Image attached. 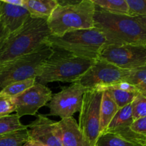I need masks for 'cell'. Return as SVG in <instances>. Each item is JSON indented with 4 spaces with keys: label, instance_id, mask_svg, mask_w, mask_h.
Returning a JSON list of instances; mask_svg holds the SVG:
<instances>
[{
    "label": "cell",
    "instance_id": "d4e9b609",
    "mask_svg": "<svg viewBox=\"0 0 146 146\" xmlns=\"http://www.w3.org/2000/svg\"><path fill=\"white\" fill-rule=\"evenodd\" d=\"M133 121L146 117V97L138 94L131 104Z\"/></svg>",
    "mask_w": 146,
    "mask_h": 146
},
{
    "label": "cell",
    "instance_id": "3957f363",
    "mask_svg": "<svg viewBox=\"0 0 146 146\" xmlns=\"http://www.w3.org/2000/svg\"><path fill=\"white\" fill-rule=\"evenodd\" d=\"M95 61L54 49L52 55L43 65L36 81L44 85L56 81L76 82L91 68Z\"/></svg>",
    "mask_w": 146,
    "mask_h": 146
},
{
    "label": "cell",
    "instance_id": "5b68a950",
    "mask_svg": "<svg viewBox=\"0 0 146 146\" xmlns=\"http://www.w3.org/2000/svg\"><path fill=\"white\" fill-rule=\"evenodd\" d=\"M45 44L53 49L60 50L82 58L96 60L106 45L104 34L98 29L76 30L61 36L50 35Z\"/></svg>",
    "mask_w": 146,
    "mask_h": 146
},
{
    "label": "cell",
    "instance_id": "d6a6232c",
    "mask_svg": "<svg viewBox=\"0 0 146 146\" xmlns=\"http://www.w3.org/2000/svg\"><path fill=\"white\" fill-rule=\"evenodd\" d=\"M23 146H43V145H41V144L38 143L34 142V141H30V140H29V141H27V142L26 143L24 144V145Z\"/></svg>",
    "mask_w": 146,
    "mask_h": 146
},
{
    "label": "cell",
    "instance_id": "e575fe53",
    "mask_svg": "<svg viewBox=\"0 0 146 146\" xmlns=\"http://www.w3.org/2000/svg\"><path fill=\"white\" fill-rule=\"evenodd\" d=\"M145 146H146V145H145Z\"/></svg>",
    "mask_w": 146,
    "mask_h": 146
},
{
    "label": "cell",
    "instance_id": "4fadbf2b",
    "mask_svg": "<svg viewBox=\"0 0 146 146\" xmlns=\"http://www.w3.org/2000/svg\"><path fill=\"white\" fill-rule=\"evenodd\" d=\"M133 121L132 108L131 104H130L119 109L104 132L115 134L133 143L145 146V137L142 136L131 130V126Z\"/></svg>",
    "mask_w": 146,
    "mask_h": 146
},
{
    "label": "cell",
    "instance_id": "83f0119b",
    "mask_svg": "<svg viewBox=\"0 0 146 146\" xmlns=\"http://www.w3.org/2000/svg\"><path fill=\"white\" fill-rule=\"evenodd\" d=\"M131 128L135 133L146 138V117L134 121Z\"/></svg>",
    "mask_w": 146,
    "mask_h": 146
},
{
    "label": "cell",
    "instance_id": "30bf717a",
    "mask_svg": "<svg viewBox=\"0 0 146 146\" xmlns=\"http://www.w3.org/2000/svg\"><path fill=\"white\" fill-rule=\"evenodd\" d=\"M87 90L88 88L77 81L62 88L61 91L52 95L46 105L49 108L48 115L58 116L61 119L73 117L81 110L84 94Z\"/></svg>",
    "mask_w": 146,
    "mask_h": 146
},
{
    "label": "cell",
    "instance_id": "9a60e30c",
    "mask_svg": "<svg viewBox=\"0 0 146 146\" xmlns=\"http://www.w3.org/2000/svg\"><path fill=\"white\" fill-rule=\"evenodd\" d=\"M57 123L63 146H90L73 117L61 119Z\"/></svg>",
    "mask_w": 146,
    "mask_h": 146
},
{
    "label": "cell",
    "instance_id": "6da1fadb",
    "mask_svg": "<svg viewBox=\"0 0 146 146\" xmlns=\"http://www.w3.org/2000/svg\"><path fill=\"white\" fill-rule=\"evenodd\" d=\"M94 27L104 34L106 46H146V29L133 16L113 14L96 8Z\"/></svg>",
    "mask_w": 146,
    "mask_h": 146
},
{
    "label": "cell",
    "instance_id": "cb8c5ba5",
    "mask_svg": "<svg viewBox=\"0 0 146 146\" xmlns=\"http://www.w3.org/2000/svg\"><path fill=\"white\" fill-rule=\"evenodd\" d=\"M96 146H144L138 144L133 143L121 137L111 133L104 132L100 134L96 143Z\"/></svg>",
    "mask_w": 146,
    "mask_h": 146
},
{
    "label": "cell",
    "instance_id": "9c48e42d",
    "mask_svg": "<svg viewBox=\"0 0 146 146\" xmlns=\"http://www.w3.org/2000/svg\"><path fill=\"white\" fill-rule=\"evenodd\" d=\"M98 58L122 69H137L146 66V46L139 45L105 46Z\"/></svg>",
    "mask_w": 146,
    "mask_h": 146
},
{
    "label": "cell",
    "instance_id": "d6986e66",
    "mask_svg": "<svg viewBox=\"0 0 146 146\" xmlns=\"http://www.w3.org/2000/svg\"><path fill=\"white\" fill-rule=\"evenodd\" d=\"M29 140L27 128L0 135V146H23Z\"/></svg>",
    "mask_w": 146,
    "mask_h": 146
},
{
    "label": "cell",
    "instance_id": "2e32d148",
    "mask_svg": "<svg viewBox=\"0 0 146 146\" xmlns=\"http://www.w3.org/2000/svg\"><path fill=\"white\" fill-rule=\"evenodd\" d=\"M119 111L111 93L107 88H103L102 99L100 110V125L101 133H104L108 128L111 121Z\"/></svg>",
    "mask_w": 146,
    "mask_h": 146
},
{
    "label": "cell",
    "instance_id": "4dcf8cb0",
    "mask_svg": "<svg viewBox=\"0 0 146 146\" xmlns=\"http://www.w3.org/2000/svg\"><path fill=\"white\" fill-rule=\"evenodd\" d=\"M7 4L19 7H24V0H4Z\"/></svg>",
    "mask_w": 146,
    "mask_h": 146
},
{
    "label": "cell",
    "instance_id": "1f68e13d",
    "mask_svg": "<svg viewBox=\"0 0 146 146\" xmlns=\"http://www.w3.org/2000/svg\"><path fill=\"white\" fill-rule=\"evenodd\" d=\"M146 29V16H133Z\"/></svg>",
    "mask_w": 146,
    "mask_h": 146
},
{
    "label": "cell",
    "instance_id": "5bb4252c",
    "mask_svg": "<svg viewBox=\"0 0 146 146\" xmlns=\"http://www.w3.org/2000/svg\"><path fill=\"white\" fill-rule=\"evenodd\" d=\"M30 17L29 12L24 7L11 5L0 0V21L9 34L22 27Z\"/></svg>",
    "mask_w": 146,
    "mask_h": 146
},
{
    "label": "cell",
    "instance_id": "7a4b0ae2",
    "mask_svg": "<svg viewBox=\"0 0 146 146\" xmlns=\"http://www.w3.org/2000/svg\"><path fill=\"white\" fill-rule=\"evenodd\" d=\"M51 35L47 19L30 17L0 44V64L25 55L44 44Z\"/></svg>",
    "mask_w": 146,
    "mask_h": 146
},
{
    "label": "cell",
    "instance_id": "f1b7e54d",
    "mask_svg": "<svg viewBox=\"0 0 146 146\" xmlns=\"http://www.w3.org/2000/svg\"><path fill=\"white\" fill-rule=\"evenodd\" d=\"M113 86L116 87V88H119V89L123 90V91L138 93V91H137L136 88H135V86H133L132 84L126 82V81H122V82H120L118 83V84H115V85H113Z\"/></svg>",
    "mask_w": 146,
    "mask_h": 146
},
{
    "label": "cell",
    "instance_id": "7c38bea8",
    "mask_svg": "<svg viewBox=\"0 0 146 146\" xmlns=\"http://www.w3.org/2000/svg\"><path fill=\"white\" fill-rule=\"evenodd\" d=\"M26 128L30 141L43 146H63L58 123L44 115H37L35 121L26 125Z\"/></svg>",
    "mask_w": 146,
    "mask_h": 146
},
{
    "label": "cell",
    "instance_id": "52a82bcc",
    "mask_svg": "<svg viewBox=\"0 0 146 146\" xmlns=\"http://www.w3.org/2000/svg\"><path fill=\"white\" fill-rule=\"evenodd\" d=\"M102 95L101 88L87 90L79 111L78 127L90 146L96 145L101 134L100 110Z\"/></svg>",
    "mask_w": 146,
    "mask_h": 146
},
{
    "label": "cell",
    "instance_id": "ffe728a7",
    "mask_svg": "<svg viewBox=\"0 0 146 146\" xmlns=\"http://www.w3.org/2000/svg\"><path fill=\"white\" fill-rule=\"evenodd\" d=\"M125 81L134 86L138 94L146 97V66L130 71Z\"/></svg>",
    "mask_w": 146,
    "mask_h": 146
},
{
    "label": "cell",
    "instance_id": "f546056e",
    "mask_svg": "<svg viewBox=\"0 0 146 146\" xmlns=\"http://www.w3.org/2000/svg\"><path fill=\"white\" fill-rule=\"evenodd\" d=\"M9 33L8 32V31L7 30V29L5 28V27L4 26V24L1 23V21H0V44L2 42L3 40L6 38L8 34Z\"/></svg>",
    "mask_w": 146,
    "mask_h": 146
},
{
    "label": "cell",
    "instance_id": "8992f818",
    "mask_svg": "<svg viewBox=\"0 0 146 146\" xmlns=\"http://www.w3.org/2000/svg\"><path fill=\"white\" fill-rule=\"evenodd\" d=\"M53 52L54 49L44 43L31 52L0 64V89L17 81L36 79Z\"/></svg>",
    "mask_w": 146,
    "mask_h": 146
},
{
    "label": "cell",
    "instance_id": "7402d4cb",
    "mask_svg": "<svg viewBox=\"0 0 146 146\" xmlns=\"http://www.w3.org/2000/svg\"><path fill=\"white\" fill-rule=\"evenodd\" d=\"M25 128L17 113L0 116V135Z\"/></svg>",
    "mask_w": 146,
    "mask_h": 146
},
{
    "label": "cell",
    "instance_id": "ba28073f",
    "mask_svg": "<svg viewBox=\"0 0 146 146\" xmlns=\"http://www.w3.org/2000/svg\"><path fill=\"white\" fill-rule=\"evenodd\" d=\"M101 58H97L91 68L77 82L86 88H105L125 81L130 74Z\"/></svg>",
    "mask_w": 146,
    "mask_h": 146
},
{
    "label": "cell",
    "instance_id": "44dd1931",
    "mask_svg": "<svg viewBox=\"0 0 146 146\" xmlns=\"http://www.w3.org/2000/svg\"><path fill=\"white\" fill-rule=\"evenodd\" d=\"M107 89L110 91L113 98L115 101L118 109L123 108L126 106L132 104L138 93L125 91L116 88L114 86L107 87Z\"/></svg>",
    "mask_w": 146,
    "mask_h": 146
},
{
    "label": "cell",
    "instance_id": "603a6c76",
    "mask_svg": "<svg viewBox=\"0 0 146 146\" xmlns=\"http://www.w3.org/2000/svg\"><path fill=\"white\" fill-rule=\"evenodd\" d=\"M36 81V78H30V79L14 82L1 89L0 91V94L10 97V98H13V97L19 95L26 90L35 84Z\"/></svg>",
    "mask_w": 146,
    "mask_h": 146
},
{
    "label": "cell",
    "instance_id": "4316f807",
    "mask_svg": "<svg viewBox=\"0 0 146 146\" xmlns=\"http://www.w3.org/2000/svg\"><path fill=\"white\" fill-rule=\"evenodd\" d=\"M15 110L12 98L0 94V116L10 115L15 112Z\"/></svg>",
    "mask_w": 146,
    "mask_h": 146
},
{
    "label": "cell",
    "instance_id": "836d02e7",
    "mask_svg": "<svg viewBox=\"0 0 146 146\" xmlns=\"http://www.w3.org/2000/svg\"><path fill=\"white\" fill-rule=\"evenodd\" d=\"M94 146H96V145H94Z\"/></svg>",
    "mask_w": 146,
    "mask_h": 146
},
{
    "label": "cell",
    "instance_id": "8fae6325",
    "mask_svg": "<svg viewBox=\"0 0 146 146\" xmlns=\"http://www.w3.org/2000/svg\"><path fill=\"white\" fill-rule=\"evenodd\" d=\"M52 97V92L46 85L36 81L35 84L12 98L15 105V112L19 116L34 115L41 107L46 106Z\"/></svg>",
    "mask_w": 146,
    "mask_h": 146
},
{
    "label": "cell",
    "instance_id": "e0dca14e",
    "mask_svg": "<svg viewBox=\"0 0 146 146\" xmlns=\"http://www.w3.org/2000/svg\"><path fill=\"white\" fill-rule=\"evenodd\" d=\"M58 6L57 0H24V7L33 18L47 19Z\"/></svg>",
    "mask_w": 146,
    "mask_h": 146
},
{
    "label": "cell",
    "instance_id": "ac0fdd59",
    "mask_svg": "<svg viewBox=\"0 0 146 146\" xmlns=\"http://www.w3.org/2000/svg\"><path fill=\"white\" fill-rule=\"evenodd\" d=\"M96 8L113 14H128L129 7L127 0H92Z\"/></svg>",
    "mask_w": 146,
    "mask_h": 146
},
{
    "label": "cell",
    "instance_id": "277c9868",
    "mask_svg": "<svg viewBox=\"0 0 146 146\" xmlns=\"http://www.w3.org/2000/svg\"><path fill=\"white\" fill-rule=\"evenodd\" d=\"M95 11L96 6L92 0L58 5L47 19L51 35L61 36L72 31L95 28Z\"/></svg>",
    "mask_w": 146,
    "mask_h": 146
},
{
    "label": "cell",
    "instance_id": "484cf974",
    "mask_svg": "<svg viewBox=\"0 0 146 146\" xmlns=\"http://www.w3.org/2000/svg\"><path fill=\"white\" fill-rule=\"evenodd\" d=\"M129 15L146 16V0H127Z\"/></svg>",
    "mask_w": 146,
    "mask_h": 146
}]
</instances>
